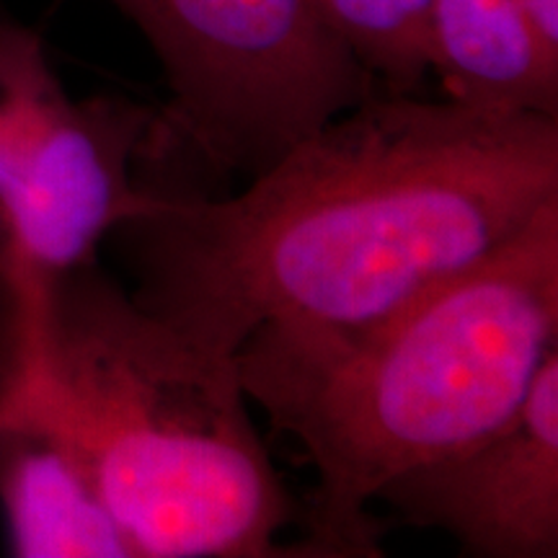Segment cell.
<instances>
[{
	"label": "cell",
	"instance_id": "10",
	"mask_svg": "<svg viewBox=\"0 0 558 558\" xmlns=\"http://www.w3.org/2000/svg\"><path fill=\"white\" fill-rule=\"evenodd\" d=\"M65 96L39 34L0 19V194Z\"/></svg>",
	"mask_w": 558,
	"mask_h": 558
},
{
	"label": "cell",
	"instance_id": "5",
	"mask_svg": "<svg viewBox=\"0 0 558 558\" xmlns=\"http://www.w3.org/2000/svg\"><path fill=\"white\" fill-rule=\"evenodd\" d=\"M173 135L163 111L120 96L60 101L0 194V295L29 311L65 271L94 262L111 230L156 194L135 184V160Z\"/></svg>",
	"mask_w": 558,
	"mask_h": 558
},
{
	"label": "cell",
	"instance_id": "4",
	"mask_svg": "<svg viewBox=\"0 0 558 558\" xmlns=\"http://www.w3.org/2000/svg\"><path fill=\"white\" fill-rule=\"evenodd\" d=\"M150 45L173 135L209 163L256 177L378 86L318 0H107Z\"/></svg>",
	"mask_w": 558,
	"mask_h": 558
},
{
	"label": "cell",
	"instance_id": "7",
	"mask_svg": "<svg viewBox=\"0 0 558 558\" xmlns=\"http://www.w3.org/2000/svg\"><path fill=\"white\" fill-rule=\"evenodd\" d=\"M0 509L21 558H135L73 435L5 360L0 378Z\"/></svg>",
	"mask_w": 558,
	"mask_h": 558
},
{
	"label": "cell",
	"instance_id": "8",
	"mask_svg": "<svg viewBox=\"0 0 558 558\" xmlns=\"http://www.w3.org/2000/svg\"><path fill=\"white\" fill-rule=\"evenodd\" d=\"M429 68L465 107L558 117V54L535 37L520 0H435Z\"/></svg>",
	"mask_w": 558,
	"mask_h": 558
},
{
	"label": "cell",
	"instance_id": "3",
	"mask_svg": "<svg viewBox=\"0 0 558 558\" xmlns=\"http://www.w3.org/2000/svg\"><path fill=\"white\" fill-rule=\"evenodd\" d=\"M5 320L9 362L78 442L135 558L290 556L277 535L303 509L233 357L186 339L94 262Z\"/></svg>",
	"mask_w": 558,
	"mask_h": 558
},
{
	"label": "cell",
	"instance_id": "9",
	"mask_svg": "<svg viewBox=\"0 0 558 558\" xmlns=\"http://www.w3.org/2000/svg\"><path fill=\"white\" fill-rule=\"evenodd\" d=\"M318 9L383 94H416L432 73L435 0H318Z\"/></svg>",
	"mask_w": 558,
	"mask_h": 558
},
{
	"label": "cell",
	"instance_id": "11",
	"mask_svg": "<svg viewBox=\"0 0 558 558\" xmlns=\"http://www.w3.org/2000/svg\"><path fill=\"white\" fill-rule=\"evenodd\" d=\"M535 37L550 54H558V0H520Z\"/></svg>",
	"mask_w": 558,
	"mask_h": 558
},
{
	"label": "cell",
	"instance_id": "1",
	"mask_svg": "<svg viewBox=\"0 0 558 558\" xmlns=\"http://www.w3.org/2000/svg\"><path fill=\"white\" fill-rule=\"evenodd\" d=\"M558 202V117L367 96L235 197L124 222L143 308L233 357L256 329H360L448 282Z\"/></svg>",
	"mask_w": 558,
	"mask_h": 558
},
{
	"label": "cell",
	"instance_id": "6",
	"mask_svg": "<svg viewBox=\"0 0 558 558\" xmlns=\"http://www.w3.org/2000/svg\"><path fill=\"white\" fill-rule=\"evenodd\" d=\"M375 501L401 522L445 530L465 556H558V352L507 422L416 465Z\"/></svg>",
	"mask_w": 558,
	"mask_h": 558
},
{
	"label": "cell",
	"instance_id": "2",
	"mask_svg": "<svg viewBox=\"0 0 558 558\" xmlns=\"http://www.w3.org/2000/svg\"><path fill=\"white\" fill-rule=\"evenodd\" d=\"M556 352L558 202L375 324L251 333L241 386L316 471L303 556H380V488L507 422Z\"/></svg>",
	"mask_w": 558,
	"mask_h": 558
}]
</instances>
